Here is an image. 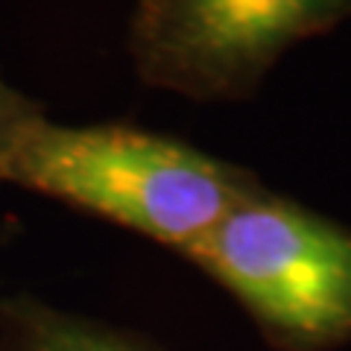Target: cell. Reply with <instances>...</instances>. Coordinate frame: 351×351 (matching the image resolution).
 <instances>
[{
    "instance_id": "obj_1",
    "label": "cell",
    "mask_w": 351,
    "mask_h": 351,
    "mask_svg": "<svg viewBox=\"0 0 351 351\" xmlns=\"http://www.w3.org/2000/svg\"><path fill=\"white\" fill-rule=\"evenodd\" d=\"M3 182L176 252L263 191L255 173L182 138L129 123H56L47 114L18 141Z\"/></svg>"
},
{
    "instance_id": "obj_2",
    "label": "cell",
    "mask_w": 351,
    "mask_h": 351,
    "mask_svg": "<svg viewBox=\"0 0 351 351\" xmlns=\"http://www.w3.org/2000/svg\"><path fill=\"white\" fill-rule=\"evenodd\" d=\"M281 351L351 339V228L263 188L182 252Z\"/></svg>"
},
{
    "instance_id": "obj_5",
    "label": "cell",
    "mask_w": 351,
    "mask_h": 351,
    "mask_svg": "<svg viewBox=\"0 0 351 351\" xmlns=\"http://www.w3.org/2000/svg\"><path fill=\"white\" fill-rule=\"evenodd\" d=\"M44 114L47 112H44L41 103H36L24 91L12 88L0 76V182L6 179V164L12 158L18 141Z\"/></svg>"
},
{
    "instance_id": "obj_4",
    "label": "cell",
    "mask_w": 351,
    "mask_h": 351,
    "mask_svg": "<svg viewBox=\"0 0 351 351\" xmlns=\"http://www.w3.org/2000/svg\"><path fill=\"white\" fill-rule=\"evenodd\" d=\"M0 351H161L149 339L29 293L0 295Z\"/></svg>"
},
{
    "instance_id": "obj_3",
    "label": "cell",
    "mask_w": 351,
    "mask_h": 351,
    "mask_svg": "<svg viewBox=\"0 0 351 351\" xmlns=\"http://www.w3.org/2000/svg\"><path fill=\"white\" fill-rule=\"evenodd\" d=\"M351 21V0H138L129 56L152 88L240 103L299 41Z\"/></svg>"
}]
</instances>
